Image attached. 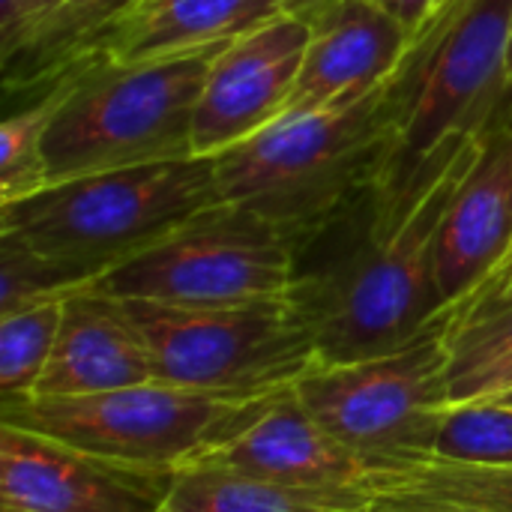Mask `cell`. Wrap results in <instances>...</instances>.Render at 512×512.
Returning <instances> with one entry per match:
<instances>
[{"mask_svg":"<svg viewBox=\"0 0 512 512\" xmlns=\"http://www.w3.org/2000/svg\"><path fill=\"white\" fill-rule=\"evenodd\" d=\"M477 147H468L405 216H387L375 186H366L294 243L288 303L318 363L402 351L450 318L435 279V240Z\"/></svg>","mask_w":512,"mask_h":512,"instance_id":"cell-1","label":"cell"},{"mask_svg":"<svg viewBox=\"0 0 512 512\" xmlns=\"http://www.w3.org/2000/svg\"><path fill=\"white\" fill-rule=\"evenodd\" d=\"M512 0H450L393 75V123L375 192L405 216L426 189L512 114Z\"/></svg>","mask_w":512,"mask_h":512,"instance_id":"cell-2","label":"cell"},{"mask_svg":"<svg viewBox=\"0 0 512 512\" xmlns=\"http://www.w3.org/2000/svg\"><path fill=\"white\" fill-rule=\"evenodd\" d=\"M390 123L393 78L318 108L288 111L255 138L213 156L219 198L297 243L375 183Z\"/></svg>","mask_w":512,"mask_h":512,"instance_id":"cell-3","label":"cell"},{"mask_svg":"<svg viewBox=\"0 0 512 512\" xmlns=\"http://www.w3.org/2000/svg\"><path fill=\"white\" fill-rule=\"evenodd\" d=\"M216 48L138 63L93 54L57 78L42 135L45 186L195 156V105Z\"/></svg>","mask_w":512,"mask_h":512,"instance_id":"cell-4","label":"cell"},{"mask_svg":"<svg viewBox=\"0 0 512 512\" xmlns=\"http://www.w3.org/2000/svg\"><path fill=\"white\" fill-rule=\"evenodd\" d=\"M216 204L213 159L189 156L60 180L0 204V234L75 270L90 288Z\"/></svg>","mask_w":512,"mask_h":512,"instance_id":"cell-5","label":"cell"},{"mask_svg":"<svg viewBox=\"0 0 512 512\" xmlns=\"http://www.w3.org/2000/svg\"><path fill=\"white\" fill-rule=\"evenodd\" d=\"M120 303L147 345L153 378L171 387L234 402L270 399L318 363L288 297L240 306Z\"/></svg>","mask_w":512,"mask_h":512,"instance_id":"cell-6","label":"cell"},{"mask_svg":"<svg viewBox=\"0 0 512 512\" xmlns=\"http://www.w3.org/2000/svg\"><path fill=\"white\" fill-rule=\"evenodd\" d=\"M447 321L393 354L336 366L315 363L294 384L303 408L369 462L381 474V486L435 459L441 420L450 408Z\"/></svg>","mask_w":512,"mask_h":512,"instance_id":"cell-7","label":"cell"},{"mask_svg":"<svg viewBox=\"0 0 512 512\" xmlns=\"http://www.w3.org/2000/svg\"><path fill=\"white\" fill-rule=\"evenodd\" d=\"M270 399L234 402L147 381L96 396L3 402L0 423L66 441L114 462L183 471L228 444Z\"/></svg>","mask_w":512,"mask_h":512,"instance_id":"cell-8","label":"cell"},{"mask_svg":"<svg viewBox=\"0 0 512 512\" xmlns=\"http://www.w3.org/2000/svg\"><path fill=\"white\" fill-rule=\"evenodd\" d=\"M294 243L270 222L216 204L162 243L99 276L90 288L114 300L165 306H240L285 300Z\"/></svg>","mask_w":512,"mask_h":512,"instance_id":"cell-9","label":"cell"},{"mask_svg":"<svg viewBox=\"0 0 512 512\" xmlns=\"http://www.w3.org/2000/svg\"><path fill=\"white\" fill-rule=\"evenodd\" d=\"M174 480L0 423V512H159Z\"/></svg>","mask_w":512,"mask_h":512,"instance_id":"cell-10","label":"cell"},{"mask_svg":"<svg viewBox=\"0 0 512 512\" xmlns=\"http://www.w3.org/2000/svg\"><path fill=\"white\" fill-rule=\"evenodd\" d=\"M306 45L309 24L297 9L219 45L195 105V156L213 159L279 120L291 108Z\"/></svg>","mask_w":512,"mask_h":512,"instance_id":"cell-11","label":"cell"},{"mask_svg":"<svg viewBox=\"0 0 512 512\" xmlns=\"http://www.w3.org/2000/svg\"><path fill=\"white\" fill-rule=\"evenodd\" d=\"M512 264V114L477 147L438 225L435 279L447 312Z\"/></svg>","mask_w":512,"mask_h":512,"instance_id":"cell-12","label":"cell"},{"mask_svg":"<svg viewBox=\"0 0 512 512\" xmlns=\"http://www.w3.org/2000/svg\"><path fill=\"white\" fill-rule=\"evenodd\" d=\"M204 462L318 492H366L375 495L381 474L339 444L297 399L294 387L273 396L252 423Z\"/></svg>","mask_w":512,"mask_h":512,"instance_id":"cell-13","label":"cell"},{"mask_svg":"<svg viewBox=\"0 0 512 512\" xmlns=\"http://www.w3.org/2000/svg\"><path fill=\"white\" fill-rule=\"evenodd\" d=\"M297 12L309 24V45L288 111L318 108L384 84L414 42L372 0H306Z\"/></svg>","mask_w":512,"mask_h":512,"instance_id":"cell-14","label":"cell"},{"mask_svg":"<svg viewBox=\"0 0 512 512\" xmlns=\"http://www.w3.org/2000/svg\"><path fill=\"white\" fill-rule=\"evenodd\" d=\"M153 378L144 339L120 300L81 288L63 300V321L33 399L111 393Z\"/></svg>","mask_w":512,"mask_h":512,"instance_id":"cell-15","label":"cell"},{"mask_svg":"<svg viewBox=\"0 0 512 512\" xmlns=\"http://www.w3.org/2000/svg\"><path fill=\"white\" fill-rule=\"evenodd\" d=\"M306 0H138L102 39L99 54L120 63L216 48Z\"/></svg>","mask_w":512,"mask_h":512,"instance_id":"cell-16","label":"cell"},{"mask_svg":"<svg viewBox=\"0 0 512 512\" xmlns=\"http://www.w3.org/2000/svg\"><path fill=\"white\" fill-rule=\"evenodd\" d=\"M444 345L450 408L512 393V279L456 306Z\"/></svg>","mask_w":512,"mask_h":512,"instance_id":"cell-17","label":"cell"},{"mask_svg":"<svg viewBox=\"0 0 512 512\" xmlns=\"http://www.w3.org/2000/svg\"><path fill=\"white\" fill-rule=\"evenodd\" d=\"M366 492H318L258 480L213 462L177 471L174 489L159 512H366Z\"/></svg>","mask_w":512,"mask_h":512,"instance_id":"cell-18","label":"cell"},{"mask_svg":"<svg viewBox=\"0 0 512 512\" xmlns=\"http://www.w3.org/2000/svg\"><path fill=\"white\" fill-rule=\"evenodd\" d=\"M369 510L512 512V468L426 462L381 486Z\"/></svg>","mask_w":512,"mask_h":512,"instance_id":"cell-19","label":"cell"},{"mask_svg":"<svg viewBox=\"0 0 512 512\" xmlns=\"http://www.w3.org/2000/svg\"><path fill=\"white\" fill-rule=\"evenodd\" d=\"M51 3H54V15L36 54L21 66L3 72V87L9 96L36 87H51L78 63L99 54V45L108 36V30L138 0H51Z\"/></svg>","mask_w":512,"mask_h":512,"instance_id":"cell-20","label":"cell"},{"mask_svg":"<svg viewBox=\"0 0 512 512\" xmlns=\"http://www.w3.org/2000/svg\"><path fill=\"white\" fill-rule=\"evenodd\" d=\"M63 300H45L0 318V405L33 399L60 333Z\"/></svg>","mask_w":512,"mask_h":512,"instance_id":"cell-21","label":"cell"},{"mask_svg":"<svg viewBox=\"0 0 512 512\" xmlns=\"http://www.w3.org/2000/svg\"><path fill=\"white\" fill-rule=\"evenodd\" d=\"M480 468H512V405L486 399L444 411L435 459Z\"/></svg>","mask_w":512,"mask_h":512,"instance_id":"cell-22","label":"cell"},{"mask_svg":"<svg viewBox=\"0 0 512 512\" xmlns=\"http://www.w3.org/2000/svg\"><path fill=\"white\" fill-rule=\"evenodd\" d=\"M60 87L57 81L42 90L27 108L9 114L0 123V204L27 198L45 189V162H42V135L57 108Z\"/></svg>","mask_w":512,"mask_h":512,"instance_id":"cell-23","label":"cell"},{"mask_svg":"<svg viewBox=\"0 0 512 512\" xmlns=\"http://www.w3.org/2000/svg\"><path fill=\"white\" fill-rule=\"evenodd\" d=\"M81 288H87V282L75 270L45 258L12 234H0V318L45 300L69 297Z\"/></svg>","mask_w":512,"mask_h":512,"instance_id":"cell-24","label":"cell"},{"mask_svg":"<svg viewBox=\"0 0 512 512\" xmlns=\"http://www.w3.org/2000/svg\"><path fill=\"white\" fill-rule=\"evenodd\" d=\"M54 15L51 0H0V66H21L42 45Z\"/></svg>","mask_w":512,"mask_h":512,"instance_id":"cell-25","label":"cell"},{"mask_svg":"<svg viewBox=\"0 0 512 512\" xmlns=\"http://www.w3.org/2000/svg\"><path fill=\"white\" fill-rule=\"evenodd\" d=\"M387 15H393L411 36H417L450 0H372Z\"/></svg>","mask_w":512,"mask_h":512,"instance_id":"cell-26","label":"cell"},{"mask_svg":"<svg viewBox=\"0 0 512 512\" xmlns=\"http://www.w3.org/2000/svg\"><path fill=\"white\" fill-rule=\"evenodd\" d=\"M510 279H512V264L507 267V270H504V273H501V276H495L489 285H501V282H510ZM489 285H486V288H489ZM480 291H483V288H480Z\"/></svg>","mask_w":512,"mask_h":512,"instance_id":"cell-27","label":"cell"},{"mask_svg":"<svg viewBox=\"0 0 512 512\" xmlns=\"http://www.w3.org/2000/svg\"><path fill=\"white\" fill-rule=\"evenodd\" d=\"M366 512H378V510H366ZM420 512H462V510H420Z\"/></svg>","mask_w":512,"mask_h":512,"instance_id":"cell-28","label":"cell"},{"mask_svg":"<svg viewBox=\"0 0 512 512\" xmlns=\"http://www.w3.org/2000/svg\"><path fill=\"white\" fill-rule=\"evenodd\" d=\"M510 81H512V42H510Z\"/></svg>","mask_w":512,"mask_h":512,"instance_id":"cell-29","label":"cell"},{"mask_svg":"<svg viewBox=\"0 0 512 512\" xmlns=\"http://www.w3.org/2000/svg\"><path fill=\"white\" fill-rule=\"evenodd\" d=\"M501 399H507V402H510V405H512V393H507V396H501Z\"/></svg>","mask_w":512,"mask_h":512,"instance_id":"cell-30","label":"cell"}]
</instances>
